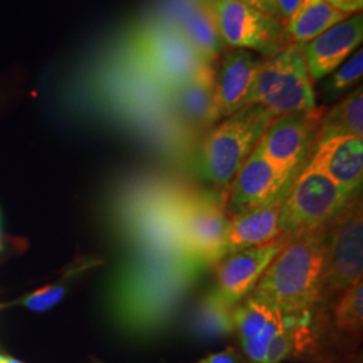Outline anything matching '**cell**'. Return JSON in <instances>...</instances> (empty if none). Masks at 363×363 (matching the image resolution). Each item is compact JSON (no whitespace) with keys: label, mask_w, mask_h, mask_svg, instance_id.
Returning <instances> with one entry per match:
<instances>
[{"label":"cell","mask_w":363,"mask_h":363,"mask_svg":"<svg viewBox=\"0 0 363 363\" xmlns=\"http://www.w3.org/2000/svg\"><path fill=\"white\" fill-rule=\"evenodd\" d=\"M203 267L183 252L155 249L154 256L117 280L115 315L135 333H154L169 320L178 298Z\"/></svg>","instance_id":"cell-1"},{"label":"cell","mask_w":363,"mask_h":363,"mask_svg":"<svg viewBox=\"0 0 363 363\" xmlns=\"http://www.w3.org/2000/svg\"><path fill=\"white\" fill-rule=\"evenodd\" d=\"M325 228L286 240L249 298L301 319L322 295Z\"/></svg>","instance_id":"cell-2"},{"label":"cell","mask_w":363,"mask_h":363,"mask_svg":"<svg viewBox=\"0 0 363 363\" xmlns=\"http://www.w3.org/2000/svg\"><path fill=\"white\" fill-rule=\"evenodd\" d=\"M274 117L267 108L252 104L223 118L199 150L196 157L199 175L220 189L229 187Z\"/></svg>","instance_id":"cell-3"},{"label":"cell","mask_w":363,"mask_h":363,"mask_svg":"<svg viewBox=\"0 0 363 363\" xmlns=\"http://www.w3.org/2000/svg\"><path fill=\"white\" fill-rule=\"evenodd\" d=\"M259 104L276 116L316 106L313 82L301 50L289 43L281 52L262 58L245 105Z\"/></svg>","instance_id":"cell-4"},{"label":"cell","mask_w":363,"mask_h":363,"mask_svg":"<svg viewBox=\"0 0 363 363\" xmlns=\"http://www.w3.org/2000/svg\"><path fill=\"white\" fill-rule=\"evenodd\" d=\"M174 220L182 250L202 267L223 259L229 226L228 193L182 195L174 202Z\"/></svg>","instance_id":"cell-5"},{"label":"cell","mask_w":363,"mask_h":363,"mask_svg":"<svg viewBox=\"0 0 363 363\" xmlns=\"http://www.w3.org/2000/svg\"><path fill=\"white\" fill-rule=\"evenodd\" d=\"M127 58L139 73L164 89L206 64L169 21L138 30L128 42Z\"/></svg>","instance_id":"cell-6"},{"label":"cell","mask_w":363,"mask_h":363,"mask_svg":"<svg viewBox=\"0 0 363 363\" xmlns=\"http://www.w3.org/2000/svg\"><path fill=\"white\" fill-rule=\"evenodd\" d=\"M357 195L347 193L307 164L286 193L280 217V238L289 240L325 228Z\"/></svg>","instance_id":"cell-7"},{"label":"cell","mask_w":363,"mask_h":363,"mask_svg":"<svg viewBox=\"0 0 363 363\" xmlns=\"http://www.w3.org/2000/svg\"><path fill=\"white\" fill-rule=\"evenodd\" d=\"M363 208L358 195L325 226L322 295L342 294L363 279Z\"/></svg>","instance_id":"cell-8"},{"label":"cell","mask_w":363,"mask_h":363,"mask_svg":"<svg viewBox=\"0 0 363 363\" xmlns=\"http://www.w3.org/2000/svg\"><path fill=\"white\" fill-rule=\"evenodd\" d=\"M208 1L226 48L245 49L268 58L289 45L281 21L238 0Z\"/></svg>","instance_id":"cell-9"},{"label":"cell","mask_w":363,"mask_h":363,"mask_svg":"<svg viewBox=\"0 0 363 363\" xmlns=\"http://www.w3.org/2000/svg\"><path fill=\"white\" fill-rule=\"evenodd\" d=\"M325 112V108L315 106L274 117L259 140L261 151L277 167L300 172L318 147Z\"/></svg>","instance_id":"cell-10"},{"label":"cell","mask_w":363,"mask_h":363,"mask_svg":"<svg viewBox=\"0 0 363 363\" xmlns=\"http://www.w3.org/2000/svg\"><path fill=\"white\" fill-rule=\"evenodd\" d=\"M277 167L264 155L257 147L247 157V162L234 175L228 189V216L229 218L247 210L261 208L271 203L286 191L298 177Z\"/></svg>","instance_id":"cell-11"},{"label":"cell","mask_w":363,"mask_h":363,"mask_svg":"<svg viewBox=\"0 0 363 363\" xmlns=\"http://www.w3.org/2000/svg\"><path fill=\"white\" fill-rule=\"evenodd\" d=\"M286 238H276L268 244L247 247L228 255L220 262L217 286L213 288L223 303L237 307L253 292L261 276L286 244Z\"/></svg>","instance_id":"cell-12"},{"label":"cell","mask_w":363,"mask_h":363,"mask_svg":"<svg viewBox=\"0 0 363 363\" xmlns=\"http://www.w3.org/2000/svg\"><path fill=\"white\" fill-rule=\"evenodd\" d=\"M363 15L354 13L335 26L330 27L307 43L298 45L306 60L308 74L315 84L331 74L361 48Z\"/></svg>","instance_id":"cell-13"},{"label":"cell","mask_w":363,"mask_h":363,"mask_svg":"<svg viewBox=\"0 0 363 363\" xmlns=\"http://www.w3.org/2000/svg\"><path fill=\"white\" fill-rule=\"evenodd\" d=\"M262 62L259 54L245 49L228 48L216 70V106L220 120L226 118L247 103V93Z\"/></svg>","instance_id":"cell-14"},{"label":"cell","mask_w":363,"mask_h":363,"mask_svg":"<svg viewBox=\"0 0 363 363\" xmlns=\"http://www.w3.org/2000/svg\"><path fill=\"white\" fill-rule=\"evenodd\" d=\"M214 77V66L205 64L193 76L164 89L177 115L191 128L205 130L220 120Z\"/></svg>","instance_id":"cell-15"},{"label":"cell","mask_w":363,"mask_h":363,"mask_svg":"<svg viewBox=\"0 0 363 363\" xmlns=\"http://www.w3.org/2000/svg\"><path fill=\"white\" fill-rule=\"evenodd\" d=\"M169 22L208 65H216L228 49L208 0H175Z\"/></svg>","instance_id":"cell-16"},{"label":"cell","mask_w":363,"mask_h":363,"mask_svg":"<svg viewBox=\"0 0 363 363\" xmlns=\"http://www.w3.org/2000/svg\"><path fill=\"white\" fill-rule=\"evenodd\" d=\"M350 194L363 181V138H337L319 144L307 163Z\"/></svg>","instance_id":"cell-17"},{"label":"cell","mask_w":363,"mask_h":363,"mask_svg":"<svg viewBox=\"0 0 363 363\" xmlns=\"http://www.w3.org/2000/svg\"><path fill=\"white\" fill-rule=\"evenodd\" d=\"M288 190L265 206L247 210L229 218L223 259L234 252L264 245L280 238V217Z\"/></svg>","instance_id":"cell-18"},{"label":"cell","mask_w":363,"mask_h":363,"mask_svg":"<svg viewBox=\"0 0 363 363\" xmlns=\"http://www.w3.org/2000/svg\"><path fill=\"white\" fill-rule=\"evenodd\" d=\"M288 318L271 307L247 298L234 311V325L238 331L247 358L262 363L269 343L286 325Z\"/></svg>","instance_id":"cell-19"},{"label":"cell","mask_w":363,"mask_h":363,"mask_svg":"<svg viewBox=\"0 0 363 363\" xmlns=\"http://www.w3.org/2000/svg\"><path fill=\"white\" fill-rule=\"evenodd\" d=\"M346 18L349 15L337 11L325 0H303L298 11L284 25L286 37L289 43L303 45Z\"/></svg>","instance_id":"cell-20"},{"label":"cell","mask_w":363,"mask_h":363,"mask_svg":"<svg viewBox=\"0 0 363 363\" xmlns=\"http://www.w3.org/2000/svg\"><path fill=\"white\" fill-rule=\"evenodd\" d=\"M337 138H363L362 85L323 115L318 145Z\"/></svg>","instance_id":"cell-21"},{"label":"cell","mask_w":363,"mask_h":363,"mask_svg":"<svg viewBox=\"0 0 363 363\" xmlns=\"http://www.w3.org/2000/svg\"><path fill=\"white\" fill-rule=\"evenodd\" d=\"M313 343V333L304 318L288 319L269 343L262 363H280L291 357H298L310 350Z\"/></svg>","instance_id":"cell-22"},{"label":"cell","mask_w":363,"mask_h":363,"mask_svg":"<svg viewBox=\"0 0 363 363\" xmlns=\"http://www.w3.org/2000/svg\"><path fill=\"white\" fill-rule=\"evenodd\" d=\"M237 307H230L220 300V296L211 289L195 316V328L199 335L206 337H217L228 335L235 330L234 311Z\"/></svg>","instance_id":"cell-23"},{"label":"cell","mask_w":363,"mask_h":363,"mask_svg":"<svg viewBox=\"0 0 363 363\" xmlns=\"http://www.w3.org/2000/svg\"><path fill=\"white\" fill-rule=\"evenodd\" d=\"M335 325L346 333H358L363 325V279L342 292L335 308Z\"/></svg>","instance_id":"cell-24"},{"label":"cell","mask_w":363,"mask_h":363,"mask_svg":"<svg viewBox=\"0 0 363 363\" xmlns=\"http://www.w3.org/2000/svg\"><path fill=\"white\" fill-rule=\"evenodd\" d=\"M363 76V52L359 48L351 55L347 61L335 69L331 74L327 76L323 84V94L334 99L358 85Z\"/></svg>","instance_id":"cell-25"},{"label":"cell","mask_w":363,"mask_h":363,"mask_svg":"<svg viewBox=\"0 0 363 363\" xmlns=\"http://www.w3.org/2000/svg\"><path fill=\"white\" fill-rule=\"evenodd\" d=\"M66 284L62 281L61 284H52L38 289L23 298H21L18 303L22 307L33 312H45L55 307L62 298H65Z\"/></svg>","instance_id":"cell-26"},{"label":"cell","mask_w":363,"mask_h":363,"mask_svg":"<svg viewBox=\"0 0 363 363\" xmlns=\"http://www.w3.org/2000/svg\"><path fill=\"white\" fill-rule=\"evenodd\" d=\"M238 1L247 4V6L257 10L259 13L269 15L274 19L281 21V16L279 13V7H277V0H238Z\"/></svg>","instance_id":"cell-27"},{"label":"cell","mask_w":363,"mask_h":363,"mask_svg":"<svg viewBox=\"0 0 363 363\" xmlns=\"http://www.w3.org/2000/svg\"><path fill=\"white\" fill-rule=\"evenodd\" d=\"M196 363H249L237 352L234 349H226V350L220 351L211 354L206 358L201 359Z\"/></svg>","instance_id":"cell-28"},{"label":"cell","mask_w":363,"mask_h":363,"mask_svg":"<svg viewBox=\"0 0 363 363\" xmlns=\"http://www.w3.org/2000/svg\"><path fill=\"white\" fill-rule=\"evenodd\" d=\"M325 1L337 11L346 13L349 16L361 13L363 9V0H325Z\"/></svg>","instance_id":"cell-29"},{"label":"cell","mask_w":363,"mask_h":363,"mask_svg":"<svg viewBox=\"0 0 363 363\" xmlns=\"http://www.w3.org/2000/svg\"><path fill=\"white\" fill-rule=\"evenodd\" d=\"M303 0H277L279 13L281 16V22L286 25V22L292 18V15L298 11V6Z\"/></svg>","instance_id":"cell-30"},{"label":"cell","mask_w":363,"mask_h":363,"mask_svg":"<svg viewBox=\"0 0 363 363\" xmlns=\"http://www.w3.org/2000/svg\"><path fill=\"white\" fill-rule=\"evenodd\" d=\"M0 363H23V362H21V361H18V359H15V358H11V357H7V355H1V354H0Z\"/></svg>","instance_id":"cell-31"}]
</instances>
